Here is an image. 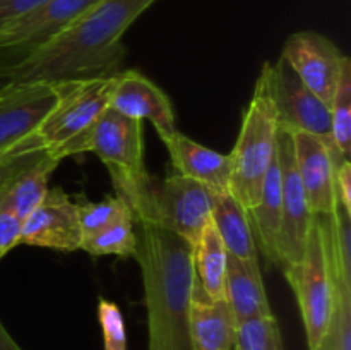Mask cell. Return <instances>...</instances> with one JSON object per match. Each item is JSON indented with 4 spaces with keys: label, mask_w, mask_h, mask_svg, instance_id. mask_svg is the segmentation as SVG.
<instances>
[{
    "label": "cell",
    "mask_w": 351,
    "mask_h": 350,
    "mask_svg": "<svg viewBox=\"0 0 351 350\" xmlns=\"http://www.w3.org/2000/svg\"><path fill=\"white\" fill-rule=\"evenodd\" d=\"M276 156L281 177V270L300 261L307 246L308 233L315 215L308 208L304 187L295 165L291 134L278 127Z\"/></svg>",
    "instance_id": "obj_9"
},
{
    "label": "cell",
    "mask_w": 351,
    "mask_h": 350,
    "mask_svg": "<svg viewBox=\"0 0 351 350\" xmlns=\"http://www.w3.org/2000/svg\"><path fill=\"white\" fill-rule=\"evenodd\" d=\"M21 223L12 211L0 208V259L19 244Z\"/></svg>",
    "instance_id": "obj_29"
},
{
    "label": "cell",
    "mask_w": 351,
    "mask_h": 350,
    "mask_svg": "<svg viewBox=\"0 0 351 350\" xmlns=\"http://www.w3.org/2000/svg\"><path fill=\"white\" fill-rule=\"evenodd\" d=\"M211 220L230 256L243 263H259L249 211L230 192H215Z\"/></svg>",
    "instance_id": "obj_21"
},
{
    "label": "cell",
    "mask_w": 351,
    "mask_h": 350,
    "mask_svg": "<svg viewBox=\"0 0 351 350\" xmlns=\"http://www.w3.org/2000/svg\"><path fill=\"white\" fill-rule=\"evenodd\" d=\"M225 299L232 307L237 325L273 314L264 290L259 263H243L230 254L226 263Z\"/></svg>",
    "instance_id": "obj_19"
},
{
    "label": "cell",
    "mask_w": 351,
    "mask_h": 350,
    "mask_svg": "<svg viewBox=\"0 0 351 350\" xmlns=\"http://www.w3.org/2000/svg\"><path fill=\"white\" fill-rule=\"evenodd\" d=\"M300 305L308 350L317 349L335 307V280L322 235V216H315L300 261L283 268Z\"/></svg>",
    "instance_id": "obj_6"
},
{
    "label": "cell",
    "mask_w": 351,
    "mask_h": 350,
    "mask_svg": "<svg viewBox=\"0 0 351 350\" xmlns=\"http://www.w3.org/2000/svg\"><path fill=\"white\" fill-rule=\"evenodd\" d=\"M281 58L328 106L335 98L343 69L350 60L328 36L315 31H298L291 34L285 41Z\"/></svg>",
    "instance_id": "obj_10"
},
{
    "label": "cell",
    "mask_w": 351,
    "mask_h": 350,
    "mask_svg": "<svg viewBox=\"0 0 351 350\" xmlns=\"http://www.w3.org/2000/svg\"><path fill=\"white\" fill-rule=\"evenodd\" d=\"M213 201L215 192L204 184L170 174L161 182H153L149 199L137 211H147L161 226L194 246L211 222Z\"/></svg>",
    "instance_id": "obj_7"
},
{
    "label": "cell",
    "mask_w": 351,
    "mask_h": 350,
    "mask_svg": "<svg viewBox=\"0 0 351 350\" xmlns=\"http://www.w3.org/2000/svg\"><path fill=\"white\" fill-rule=\"evenodd\" d=\"M171 165L184 177L197 180L213 192H228L232 177V158L208 146L195 143L182 132L165 141Z\"/></svg>",
    "instance_id": "obj_17"
},
{
    "label": "cell",
    "mask_w": 351,
    "mask_h": 350,
    "mask_svg": "<svg viewBox=\"0 0 351 350\" xmlns=\"http://www.w3.org/2000/svg\"><path fill=\"white\" fill-rule=\"evenodd\" d=\"M88 151H93L105 165L117 196L125 199L132 215L146 205L153 180L144 165L141 120L108 106L89 132Z\"/></svg>",
    "instance_id": "obj_5"
},
{
    "label": "cell",
    "mask_w": 351,
    "mask_h": 350,
    "mask_svg": "<svg viewBox=\"0 0 351 350\" xmlns=\"http://www.w3.org/2000/svg\"><path fill=\"white\" fill-rule=\"evenodd\" d=\"M228 253L211 222L204 226L197 242L192 246L194 287L209 299H225V280Z\"/></svg>",
    "instance_id": "obj_22"
},
{
    "label": "cell",
    "mask_w": 351,
    "mask_h": 350,
    "mask_svg": "<svg viewBox=\"0 0 351 350\" xmlns=\"http://www.w3.org/2000/svg\"><path fill=\"white\" fill-rule=\"evenodd\" d=\"M278 113L273 96V64L266 62L256 81L233 146L228 192L245 209L257 205L267 170L276 156Z\"/></svg>",
    "instance_id": "obj_4"
},
{
    "label": "cell",
    "mask_w": 351,
    "mask_h": 350,
    "mask_svg": "<svg viewBox=\"0 0 351 350\" xmlns=\"http://www.w3.org/2000/svg\"><path fill=\"white\" fill-rule=\"evenodd\" d=\"M331 112V136L339 151L350 158L351 153V60L343 69L336 95L329 105Z\"/></svg>",
    "instance_id": "obj_25"
},
{
    "label": "cell",
    "mask_w": 351,
    "mask_h": 350,
    "mask_svg": "<svg viewBox=\"0 0 351 350\" xmlns=\"http://www.w3.org/2000/svg\"><path fill=\"white\" fill-rule=\"evenodd\" d=\"M98 321L105 350H127L125 323L119 305L106 299L98 301Z\"/></svg>",
    "instance_id": "obj_28"
},
{
    "label": "cell",
    "mask_w": 351,
    "mask_h": 350,
    "mask_svg": "<svg viewBox=\"0 0 351 350\" xmlns=\"http://www.w3.org/2000/svg\"><path fill=\"white\" fill-rule=\"evenodd\" d=\"M249 211L250 225H252L254 239L257 249L266 256L269 263L281 266L280 257V233H281V177L278 156H274L266 180L263 184V192L254 208Z\"/></svg>",
    "instance_id": "obj_20"
},
{
    "label": "cell",
    "mask_w": 351,
    "mask_h": 350,
    "mask_svg": "<svg viewBox=\"0 0 351 350\" xmlns=\"http://www.w3.org/2000/svg\"><path fill=\"white\" fill-rule=\"evenodd\" d=\"M273 96L280 129L319 137L331 136L329 106L298 79L281 57L273 64Z\"/></svg>",
    "instance_id": "obj_13"
},
{
    "label": "cell",
    "mask_w": 351,
    "mask_h": 350,
    "mask_svg": "<svg viewBox=\"0 0 351 350\" xmlns=\"http://www.w3.org/2000/svg\"><path fill=\"white\" fill-rule=\"evenodd\" d=\"M98 2L101 0H45L29 14L0 30V54L16 57L9 65L16 64L53 40Z\"/></svg>",
    "instance_id": "obj_11"
},
{
    "label": "cell",
    "mask_w": 351,
    "mask_h": 350,
    "mask_svg": "<svg viewBox=\"0 0 351 350\" xmlns=\"http://www.w3.org/2000/svg\"><path fill=\"white\" fill-rule=\"evenodd\" d=\"M19 244L64 253L81 249L82 230L77 202L62 189H48L43 201L21 223Z\"/></svg>",
    "instance_id": "obj_14"
},
{
    "label": "cell",
    "mask_w": 351,
    "mask_h": 350,
    "mask_svg": "<svg viewBox=\"0 0 351 350\" xmlns=\"http://www.w3.org/2000/svg\"><path fill=\"white\" fill-rule=\"evenodd\" d=\"M0 350H23L16 342H14L12 336L7 333V329L3 328L2 323H0Z\"/></svg>",
    "instance_id": "obj_32"
},
{
    "label": "cell",
    "mask_w": 351,
    "mask_h": 350,
    "mask_svg": "<svg viewBox=\"0 0 351 350\" xmlns=\"http://www.w3.org/2000/svg\"><path fill=\"white\" fill-rule=\"evenodd\" d=\"M60 163L47 151H31L0 160V208L23 222L48 192V180Z\"/></svg>",
    "instance_id": "obj_15"
},
{
    "label": "cell",
    "mask_w": 351,
    "mask_h": 350,
    "mask_svg": "<svg viewBox=\"0 0 351 350\" xmlns=\"http://www.w3.org/2000/svg\"><path fill=\"white\" fill-rule=\"evenodd\" d=\"M45 0H0V30L40 7Z\"/></svg>",
    "instance_id": "obj_31"
},
{
    "label": "cell",
    "mask_w": 351,
    "mask_h": 350,
    "mask_svg": "<svg viewBox=\"0 0 351 350\" xmlns=\"http://www.w3.org/2000/svg\"><path fill=\"white\" fill-rule=\"evenodd\" d=\"M335 192L336 202L351 213V161L345 158L335 167Z\"/></svg>",
    "instance_id": "obj_30"
},
{
    "label": "cell",
    "mask_w": 351,
    "mask_h": 350,
    "mask_svg": "<svg viewBox=\"0 0 351 350\" xmlns=\"http://www.w3.org/2000/svg\"><path fill=\"white\" fill-rule=\"evenodd\" d=\"M295 165L308 208L315 216H331L338 208L335 192V167L345 154L332 136L319 137L308 132H290Z\"/></svg>",
    "instance_id": "obj_12"
},
{
    "label": "cell",
    "mask_w": 351,
    "mask_h": 350,
    "mask_svg": "<svg viewBox=\"0 0 351 350\" xmlns=\"http://www.w3.org/2000/svg\"><path fill=\"white\" fill-rule=\"evenodd\" d=\"M154 2L101 0L47 45L3 69L2 78L62 82L119 74L123 34Z\"/></svg>",
    "instance_id": "obj_1"
},
{
    "label": "cell",
    "mask_w": 351,
    "mask_h": 350,
    "mask_svg": "<svg viewBox=\"0 0 351 350\" xmlns=\"http://www.w3.org/2000/svg\"><path fill=\"white\" fill-rule=\"evenodd\" d=\"M57 102V82L7 81L0 88V158L33 136Z\"/></svg>",
    "instance_id": "obj_8"
},
{
    "label": "cell",
    "mask_w": 351,
    "mask_h": 350,
    "mask_svg": "<svg viewBox=\"0 0 351 350\" xmlns=\"http://www.w3.org/2000/svg\"><path fill=\"white\" fill-rule=\"evenodd\" d=\"M137 247V235L134 220H120L99 232L82 239L81 249L93 256H122L134 257Z\"/></svg>",
    "instance_id": "obj_23"
},
{
    "label": "cell",
    "mask_w": 351,
    "mask_h": 350,
    "mask_svg": "<svg viewBox=\"0 0 351 350\" xmlns=\"http://www.w3.org/2000/svg\"><path fill=\"white\" fill-rule=\"evenodd\" d=\"M315 350H351V290L335 288L331 319Z\"/></svg>",
    "instance_id": "obj_27"
},
{
    "label": "cell",
    "mask_w": 351,
    "mask_h": 350,
    "mask_svg": "<svg viewBox=\"0 0 351 350\" xmlns=\"http://www.w3.org/2000/svg\"><path fill=\"white\" fill-rule=\"evenodd\" d=\"M110 106L141 122L149 120L163 143L177 132V120L170 98L146 75L132 69L117 74Z\"/></svg>",
    "instance_id": "obj_16"
},
{
    "label": "cell",
    "mask_w": 351,
    "mask_h": 350,
    "mask_svg": "<svg viewBox=\"0 0 351 350\" xmlns=\"http://www.w3.org/2000/svg\"><path fill=\"white\" fill-rule=\"evenodd\" d=\"M235 350H283L280 325L274 314L237 325Z\"/></svg>",
    "instance_id": "obj_26"
},
{
    "label": "cell",
    "mask_w": 351,
    "mask_h": 350,
    "mask_svg": "<svg viewBox=\"0 0 351 350\" xmlns=\"http://www.w3.org/2000/svg\"><path fill=\"white\" fill-rule=\"evenodd\" d=\"M77 213L82 239L120 222V220L132 218L130 206L120 196H106L105 199L98 202L86 201L82 205L77 202Z\"/></svg>",
    "instance_id": "obj_24"
},
{
    "label": "cell",
    "mask_w": 351,
    "mask_h": 350,
    "mask_svg": "<svg viewBox=\"0 0 351 350\" xmlns=\"http://www.w3.org/2000/svg\"><path fill=\"white\" fill-rule=\"evenodd\" d=\"M115 81L117 74L57 82L58 102L50 115L33 136L17 144L2 158L47 151L55 160L62 161L72 154L88 151L89 132L98 117L110 106Z\"/></svg>",
    "instance_id": "obj_3"
},
{
    "label": "cell",
    "mask_w": 351,
    "mask_h": 350,
    "mask_svg": "<svg viewBox=\"0 0 351 350\" xmlns=\"http://www.w3.org/2000/svg\"><path fill=\"white\" fill-rule=\"evenodd\" d=\"M147 311V350H192L189 311L194 290L192 246L147 211L132 215Z\"/></svg>",
    "instance_id": "obj_2"
},
{
    "label": "cell",
    "mask_w": 351,
    "mask_h": 350,
    "mask_svg": "<svg viewBox=\"0 0 351 350\" xmlns=\"http://www.w3.org/2000/svg\"><path fill=\"white\" fill-rule=\"evenodd\" d=\"M189 335L192 350H235L237 321L226 299L215 301L194 287Z\"/></svg>",
    "instance_id": "obj_18"
}]
</instances>
